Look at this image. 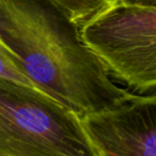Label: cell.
I'll use <instances>...</instances> for the list:
<instances>
[{"instance_id": "obj_1", "label": "cell", "mask_w": 156, "mask_h": 156, "mask_svg": "<svg viewBox=\"0 0 156 156\" xmlns=\"http://www.w3.org/2000/svg\"><path fill=\"white\" fill-rule=\"evenodd\" d=\"M0 39L40 90L79 117L138 94L115 83L51 0H0Z\"/></svg>"}, {"instance_id": "obj_2", "label": "cell", "mask_w": 156, "mask_h": 156, "mask_svg": "<svg viewBox=\"0 0 156 156\" xmlns=\"http://www.w3.org/2000/svg\"><path fill=\"white\" fill-rule=\"evenodd\" d=\"M0 152L100 156L77 113L44 92L5 80H0Z\"/></svg>"}, {"instance_id": "obj_3", "label": "cell", "mask_w": 156, "mask_h": 156, "mask_svg": "<svg viewBox=\"0 0 156 156\" xmlns=\"http://www.w3.org/2000/svg\"><path fill=\"white\" fill-rule=\"evenodd\" d=\"M111 77L138 94H155L156 5L115 2L78 28Z\"/></svg>"}, {"instance_id": "obj_4", "label": "cell", "mask_w": 156, "mask_h": 156, "mask_svg": "<svg viewBox=\"0 0 156 156\" xmlns=\"http://www.w3.org/2000/svg\"><path fill=\"white\" fill-rule=\"evenodd\" d=\"M80 118L100 156H156V94Z\"/></svg>"}, {"instance_id": "obj_5", "label": "cell", "mask_w": 156, "mask_h": 156, "mask_svg": "<svg viewBox=\"0 0 156 156\" xmlns=\"http://www.w3.org/2000/svg\"><path fill=\"white\" fill-rule=\"evenodd\" d=\"M77 28L112 5L109 0H51Z\"/></svg>"}, {"instance_id": "obj_6", "label": "cell", "mask_w": 156, "mask_h": 156, "mask_svg": "<svg viewBox=\"0 0 156 156\" xmlns=\"http://www.w3.org/2000/svg\"><path fill=\"white\" fill-rule=\"evenodd\" d=\"M0 80L9 81L15 85L24 86L43 92L28 77L20 59L8 48V46L1 41V39H0Z\"/></svg>"}, {"instance_id": "obj_7", "label": "cell", "mask_w": 156, "mask_h": 156, "mask_svg": "<svg viewBox=\"0 0 156 156\" xmlns=\"http://www.w3.org/2000/svg\"><path fill=\"white\" fill-rule=\"evenodd\" d=\"M122 1H130V2H139L144 5H156V0H122Z\"/></svg>"}, {"instance_id": "obj_8", "label": "cell", "mask_w": 156, "mask_h": 156, "mask_svg": "<svg viewBox=\"0 0 156 156\" xmlns=\"http://www.w3.org/2000/svg\"><path fill=\"white\" fill-rule=\"evenodd\" d=\"M110 2H112V3H115V2H119V1H122V0H109Z\"/></svg>"}, {"instance_id": "obj_9", "label": "cell", "mask_w": 156, "mask_h": 156, "mask_svg": "<svg viewBox=\"0 0 156 156\" xmlns=\"http://www.w3.org/2000/svg\"><path fill=\"white\" fill-rule=\"evenodd\" d=\"M0 156H8V155H5V154H3V153H1V152H0Z\"/></svg>"}]
</instances>
